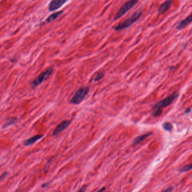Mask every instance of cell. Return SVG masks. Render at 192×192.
Segmentation results:
<instances>
[{
  "label": "cell",
  "mask_w": 192,
  "mask_h": 192,
  "mask_svg": "<svg viewBox=\"0 0 192 192\" xmlns=\"http://www.w3.org/2000/svg\"><path fill=\"white\" fill-rule=\"evenodd\" d=\"M141 16V12L138 11L135 12L130 18L119 24L115 28V30H121L131 27L134 23L139 20Z\"/></svg>",
  "instance_id": "obj_1"
},
{
  "label": "cell",
  "mask_w": 192,
  "mask_h": 192,
  "mask_svg": "<svg viewBox=\"0 0 192 192\" xmlns=\"http://www.w3.org/2000/svg\"><path fill=\"white\" fill-rule=\"evenodd\" d=\"M179 94L178 91H176L174 92L172 95L170 96L166 97L163 100L159 101L157 103L154 107H153V109H162L163 108L167 107L172 105V103L175 101L179 96Z\"/></svg>",
  "instance_id": "obj_2"
},
{
  "label": "cell",
  "mask_w": 192,
  "mask_h": 192,
  "mask_svg": "<svg viewBox=\"0 0 192 192\" xmlns=\"http://www.w3.org/2000/svg\"><path fill=\"white\" fill-rule=\"evenodd\" d=\"M90 91L88 87H83L75 92L70 100V103L73 104L77 105L83 100Z\"/></svg>",
  "instance_id": "obj_3"
},
{
  "label": "cell",
  "mask_w": 192,
  "mask_h": 192,
  "mask_svg": "<svg viewBox=\"0 0 192 192\" xmlns=\"http://www.w3.org/2000/svg\"><path fill=\"white\" fill-rule=\"evenodd\" d=\"M138 2V1H129L124 3L117 11L116 14L114 17L113 20L116 21L120 18L121 17H122L126 14V12L131 10V8H133Z\"/></svg>",
  "instance_id": "obj_4"
},
{
  "label": "cell",
  "mask_w": 192,
  "mask_h": 192,
  "mask_svg": "<svg viewBox=\"0 0 192 192\" xmlns=\"http://www.w3.org/2000/svg\"><path fill=\"white\" fill-rule=\"evenodd\" d=\"M53 67H50L46 70L44 72L42 73L40 75L37 77L32 82V86L34 87H37L39 86L42 83H43L44 81H46L51 74L53 71Z\"/></svg>",
  "instance_id": "obj_5"
},
{
  "label": "cell",
  "mask_w": 192,
  "mask_h": 192,
  "mask_svg": "<svg viewBox=\"0 0 192 192\" xmlns=\"http://www.w3.org/2000/svg\"><path fill=\"white\" fill-rule=\"evenodd\" d=\"M68 1L65 0H54L51 1L49 5V9L50 11H54L61 8Z\"/></svg>",
  "instance_id": "obj_6"
},
{
  "label": "cell",
  "mask_w": 192,
  "mask_h": 192,
  "mask_svg": "<svg viewBox=\"0 0 192 192\" xmlns=\"http://www.w3.org/2000/svg\"><path fill=\"white\" fill-rule=\"evenodd\" d=\"M70 121H64L61 122L59 125H57V126L55 128L53 132V136H57L59 135L61 132L63 131L65 129H66L69 125H70Z\"/></svg>",
  "instance_id": "obj_7"
},
{
  "label": "cell",
  "mask_w": 192,
  "mask_h": 192,
  "mask_svg": "<svg viewBox=\"0 0 192 192\" xmlns=\"http://www.w3.org/2000/svg\"><path fill=\"white\" fill-rule=\"evenodd\" d=\"M192 21V13L188 17H187L184 20H182L180 21L179 24L178 25L176 29L177 30H181L184 28H185L187 25H188L189 24H190Z\"/></svg>",
  "instance_id": "obj_8"
},
{
  "label": "cell",
  "mask_w": 192,
  "mask_h": 192,
  "mask_svg": "<svg viewBox=\"0 0 192 192\" xmlns=\"http://www.w3.org/2000/svg\"><path fill=\"white\" fill-rule=\"evenodd\" d=\"M172 1H167L163 2L159 8V12L160 14H163L169 10L172 5Z\"/></svg>",
  "instance_id": "obj_9"
},
{
  "label": "cell",
  "mask_w": 192,
  "mask_h": 192,
  "mask_svg": "<svg viewBox=\"0 0 192 192\" xmlns=\"http://www.w3.org/2000/svg\"><path fill=\"white\" fill-rule=\"evenodd\" d=\"M43 137L42 135H35L31 138H30L29 139L26 140L24 142V145L25 146H29L31 144H33V143H34L35 142L38 141V140L42 138Z\"/></svg>",
  "instance_id": "obj_10"
},
{
  "label": "cell",
  "mask_w": 192,
  "mask_h": 192,
  "mask_svg": "<svg viewBox=\"0 0 192 192\" xmlns=\"http://www.w3.org/2000/svg\"><path fill=\"white\" fill-rule=\"evenodd\" d=\"M151 134L152 133L151 132V133L144 134V135H142L139 136L137 137L133 141V145H138V144H140L141 142L147 138H148L149 136H150Z\"/></svg>",
  "instance_id": "obj_11"
},
{
  "label": "cell",
  "mask_w": 192,
  "mask_h": 192,
  "mask_svg": "<svg viewBox=\"0 0 192 192\" xmlns=\"http://www.w3.org/2000/svg\"><path fill=\"white\" fill-rule=\"evenodd\" d=\"M63 12V11H57V12H56L52 14H51V15H50L48 18L46 20V21L47 23H51L53 21H54L55 20H56L59 17H60L61 15L62 14V13Z\"/></svg>",
  "instance_id": "obj_12"
},
{
  "label": "cell",
  "mask_w": 192,
  "mask_h": 192,
  "mask_svg": "<svg viewBox=\"0 0 192 192\" xmlns=\"http://www.w3.org/2000/svg\"><path fill=\"white\" fill-rule=\"evenodd\" d=\"M16 120H17V118H15V117H12V118H9L6 121V122L5 124L3 125V127H6L9 126L10 125L14 124L15 122L16 121Z\"/></svg>",
  "instance_id": "obj_13"
},
{
  "label": "cell",
  "mask_w": 192,
  "mask_h": 192,
  "mask_svg": "<svg viewBox=\"0 0 192 192\" xmlns=\"http://www.w3.org/2000/svg\"><path fill=\"white\" fill-rule=\"evenodd\" d=\"M163 128L164 129V130H166V131H171L172 129V124L169 122H165L163 125H162Z\"/></svg>",
  "instance_id": "obj_14"
},
{
  "label": "cell",
  "mask_w": 192,
  "mask_h": 192,
  "mask_svg": "<svg viewBox=\"0 0 192 192\" xmlns=\"http://www.w3.org/2000/svg\"><path fill=\"white\" fill-rule=\"evenodd\" d=\"M192 169V164H188L187 166H185L184 167H182V168H181L180 170H179V171L180 172H187V171H188L191 170Z\"/></svg>",
  "instance_id": "obj_15"
},
{
  "label": "cell",
  "mask_w": 192,
  "mask_h": 192,
  "mask_svg": "<svg viewBox=\"0 0 192 192\" xmlns=\"http://www.w3.org/2000/svg\"><path fill=\"white\" fill-rule=\"evenodd\" d=\"M104 73L103 72H99L96 76V77H94V81H100V80H101L102 78H103V77H104Z\"/></svg>",
  "instance_id": "obj_16"
},
{
  "label": "cell",
  "mask_w": 192,
  "mask_h": 192,
  "mask_svg": "<svg viewBox=\"0 0 192 192\" xmlns=\"http://www.w3.org/2000/svg\"><path fill=\"white\" fill-rule=\"evenodd\" d=\"M162 113V109H154L153 113V116L154 117H158L160 116Z\"/></svg>",
  "instance_id": "obj_17"
},
{
  "label": "cell",
  "mask_w": 192,
  "mask_h": 192,
  "mask_svg": "<svg viewBox=\"0 0 192 192\" xmlns=\"http://www.w3.org/2000/svg\"><path fill=\"white\" fill-rule=\"evenodd\" d=\"M86 189H87V186H83L77 192H85L86 191Z\"/></svg>",
  "instance_id": "obj_18"
},
{
  "label": "cell",
  "mask_w": 192,
  "mask_h": 192,
  "mask_svg": "<svg viewBox=\"0 0 192 192\" xmlns=\"http://www.w3.org/2000/svg\"><path fill=\"white\" fill-rule=\"evenodd\" d=\"M174 189V187H169L167 189L164 190L163 191H162V192H172L173 191Z\"/></svg>",
  "instance_id": "obj_19"
},
{
  "label": "cell",
  "mask_w": 192,
  "mask_h": 192,
  "mask_svg": "<svg viewBox=\"0 0 192 192\" xmlns=\"http://www.w3.org/2000/svg\"><path fill=\"white\" fill-rule=\"evenodd\" d=\"M8 175V173L7 172H5V173H3L2 175H1V176L0 177V180H2V179H3L6 176Z\"/></svg>",
  "instance_id": "obj_20"
},
{
  "label": "cell",
  "mask_w": 192,
  "mask_h": 192,
  "mask_svg": "<svg viewBox=\"0 0 192 192\" xmlns=\"http://www.w3.org/2000/svg\"><path fill=\"white\" fill-rule=\"evenodd\" d=\"M105 189H105V188H102V189H100V190H99V191H98V192H104V191H105Z\"/></svg>",
  "instance_id": "obj_21"
},
{
  "label": "cell",
  "mask_w": 192,
  "mask_h": 192,
  "mask_svg": "<svg viewBox=\"0 0 192 192\" xmlns=\"http://www.w3.org/2000/svg\"><path fill=\"white\" fill-rule=\"evenodd\" d=\"M191 108H188L186 111H185V113H189L190 112V111H191Z\"/></svg>",
  "instance_id": "obj_22"
}]
</instances>
